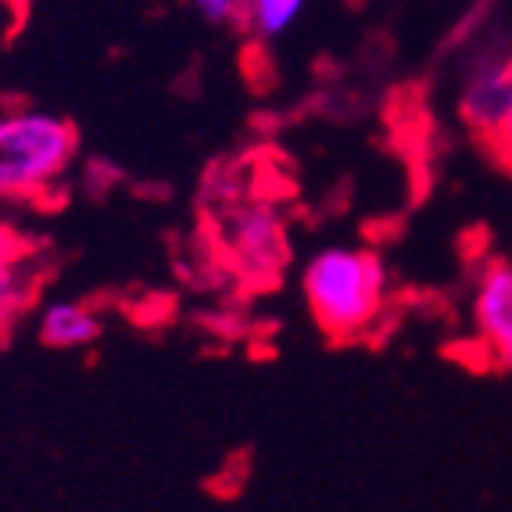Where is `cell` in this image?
Segmentation results:
<instances>
[{
    "instance_id": "cell-1",
    "label": "cell",
    "mask_w": 512,
    "mask_h": 512,
    "mask_svg": "<svg viewBox=\"0 0 512 512\" xmlns=\"http://www.w3.org/2000/svg\"><path fill=\"white\" fill-rule=\"evenodd\" d=\"M384 258L362 244H326L301 269V298L312 323L337 341L369 333L387 308Z\"/></svg>"
},
{
    "instance_id": "cell-2",
    "label": "cell",
    "mask_w": 512,
    "mask_h": 512,
    "mask_svg": "<svg viewBox=\"0 0 512 512\" xmlns=\"http://www.w3.org/2000/svg\"><path fill=\"white\" fill-rule=\"evenodd\" d=\"M79 154V129L40 108L0 111V201L33 205L58 190Z\"/></svg>"
},
{
    "instance_id": "cell-3",
    "label": "cell",
    "mask_w": 512,
    "mask_h": 512,
    "mask_svg": "<svg viewBox=\"0 0 512 512\" xmlns=\"http://www.w3.org/2000/svg\"><path fill=\"white\" fill-rule=\"evenodd\" d=\"M226 248H230L233 262L244 265L248 273H276L287 258V237H283L280 215L262 201L237 205L226 219Z\"/></svg>"
},
{
    "instance_id": "cell-4",
    "label": "cell",
    "mask_w": 512,
    "mask_h": 512,
    "mask_svg": "<svg viewBox=\"0 0 512 512\" xmlns=\"http://www.w3.org/2000/svg\"><path fill=\"white\" fill-rule=\"evenodd\" d=\"M512 97V58H491L470 72L459 97V119L480 144H491Z\"/></svg>"
},
{
    "instance_id": "cell-5",
    "label": "cell",
    "mask_w": 512,
    "mask_h": 512,
    "mask_svg": "<svg viewBox=\"0 0 512 512\" xmlns=\"http://www.w3.org/2000/svg\"><path fill=\"white\" fill-rule=\"evenodd\" d=\"M470 323L484 351L512 344V262L509 258H491L480 269L470 298Z\"/></svg>"
},
{
    "instance_id": "cell-6",
    "label": "cell",
    "mask_w": 512,
    "mask_h": 512,
    "mask_svg": "<svg viewBox=\"0 0 512 512\" xmlns=\"http://www.w3.org/2000/svg\"><path fill=\"white\" fill-rule=\"evenodd\" d=\"M40 341L47 348H58V351H79V348H90L97 344L101 337V316H97L94 305H86V301H72V298H61L51 301V305L40 312Z\"/></svg>"
},
{
    "instance_id": "cell-7",
    "label": "cell",
    "mask_w": 512,
    "mask_h": 512,
    "mask_svg": "<svg viewBox=\"0 0 512 512\" xmlns=\"http://www.w3.org/2000/svg\"><path fill=\"white\" fill-rule=\"evenodd\" d=\"M36 276L29 255H0V341L15 330V323L33 305Z\"/></svg>"
},
{
    "instance_id": "cell-8",
    "label": "cell",
    "mask_w": 512,
    "mask_h": 512,
    "mask_svg": "<svg viewBox=\"0 0 512 512\" xmlns=\"http://www.w3.org/2000/svg\"><path fill=\"white\" fill-rule=\"evenodd\" d=\"M312 0H240L237 26H244L258 43H273L301 22Z\"/></svg>"
},
{
    "instance_id": "cell-9",
    "label": "cell",
    "mask_w": 512,
    "mask_h": 512,
    "mask_svg": "<svg viewBox=\"0 0 512 512\" xmlns=\"http://www.w3.org/2000/svg\"><path fill=\"white\" fill-rule=\"evenodd\" d=\"M190 4L212 26H230L240 18V0H190Z\"/></svg>"
},
{
    "instance_id": "cell-10",
    "label": "cell",
    "mask_w": 512,
    "mask_h": 512,
    "mask_svg": "<svg viewBox=\"0 0 512 512\" xmlns=\"http://www.w3.org/2000/svg\"><path fill=\"white\" fill-rule=\"evenodd\" d=\"M487 147L495 151L498 162L509 165V169H512V97H509V111H505V119H502V126H498L495 140H491Z\"/></svg>"
},
{
    "instance_id": "cell-11",
    "label": "cell",
    "mask_w": 512,
    "mask_h": 512,
    "mask_svg": "<svg viewBox=\"0 0 512 512\" xmlns=\"http://www.w3.org/2000/svg\"><path fill=\"white\" fill-rule=\"evenodd\" d=\"M0 255H22V244L8 226H0Z\"/></svg>"
},
{
    "instance_id": "cell-12",
    "label": "cell",
    "mask_w": 512,
    "mask_h": 512,
    "mask_svg": "<svg viewBox=\"0 0 512 512\" xmlns=\"http://www.w3.org/2000/svg\"><path fill=\"white\" fill-rule=\"evenodd\" d=\"M491 362H495L502 373H512V344H505V348L491 351Z\"/></svg>"
}]
</instances>
